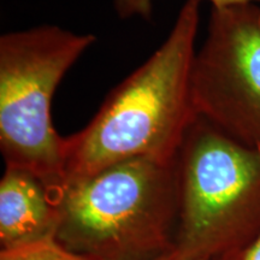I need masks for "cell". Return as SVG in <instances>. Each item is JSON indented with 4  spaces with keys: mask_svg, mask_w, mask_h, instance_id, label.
Instances as JSON below:
<instances>
[{
    "mask_svg": "<svg viewBox=\"0 0 260 260\" xmlns=\"http://www.w3.org/2000/svg\"><path fill=\"white\" fill-rule=\"evenodd\" d=\"M190 99L200 117L237 141L260 146V4L212 6L194 54Z\"/></svg>",
    "mask_w": 260,
    "mask_h": 260,
    "instance_id": "5",
    "label": "cell"
},
{
    "mask_svg": "<svg viewBox=\"0 0 260 260\" xmlns=\"http://www.w3.org/2000/svg\"><path fill=\"white\" fill-rule=\"evenodd\" d=\"M57 240L90 260H152L175 247L177 158H139L65 184Z\"/></svg>",
    "mask_w": 260,
    "mask_h": 260,
    "instance_id": "2",
    "label": "cell"
},
{
    "mask_svg": "<svg viewBox=\"0 0 260 260\" xmlns=\"http://www.w3.org/2000/svg\"><path fill=\"white\" fill-rule=\"evenodd\" d=\"M152 260H210V259H206V258H191V256H188L186 254H183V253L178 251L176 247H174V248L170 249V251H168L167 253H164V254L157 256V258L152 259Z\"/></svg>",
    "mask_w": 260,
    "mask_h": 260,
    "instance_id": "10",
    "label": "cell"
},
{
    "mask_svg": "<svg viewBox=\"0 0 260 260\" xmlns=\"http://www.w3.org/2000/svg\"><path fill=\"white\" fill-rule=\"evenodd\" d=\"M201 2L186 0L160 46L111 90L88 124L65 136V184L133 159L177 158L197 117L190 71Z\"/></svg>",
    "mask_w": 260,
    "mask_h": 260,
    "instance_id": "1",
    "label": "cell"
},
{
    "mask_svg": "<svg viewBox=\"0 0 260 260\" xmlns=\"http://www.w3.org/2000/svg\"><path fill=\"white\" fill-rule=\"evenodd\" d=\"M177 174L178 251L217 260L259 235L260 146L195 117L178 151Z\"/></svg>",
    "mask_w": 260,
    "mask_h": 260,
    "instance_id": "4",
    "label": "cell"
},
{
    "mask_svg": "<svg viewBox=\"0 0 260 260\" xmlns=\"http://www.w3.org/2000/svg\"><path fill=\"white\" fill-rule=\"evenodd\" d=\"M154 2L155 0H112V5L117 16L121 19L142 18L148 21L153 15ZM209 2L211 5L216 6V8L247 4V3L260 4V0H209Z\"/></svg>",
    "mask_w": 260,
    "mask_h": 260,
    "instance_id": "8",
    "label": "cell"
},
{
    "mask_svg": "<svg viewBox=\"0 0 260 260\" xmlns=\"http://www.w3.org/2000/svg\"><path fill=\"white\" fill-rule=\"evenodd\" d=\"M58 224L57 203L42 182L21 169L5 168L0 180L2 249L56 237Z\"/></svg>",
    "mask_w": 260,
    "mask_h": 260,
    "instance_id": "6",
    "label": "cell"
},
{
    "mask_svg": "<svg viewBox=\"0 0 260 260\" xmlns=\"http://www.w3.org/2000/svg\"><path fill=\"white\" fill-rule=\"evenodd\" d=\"M217 260H260V234L241 251Z\"/></svg>",
    "mask_w": 260,
    "mask_h": 260,
    "instance_id": "9",
    "label": "cell"
},
{
    "mask_svg": "<svg viewBox=\"0 0 260 260\" xmlns=\"http://www.w3.org/2000/svg\"><path fill=\"white\" fill-rule=\"evenodd\" d=\"M93 34L41 24L0 38V151L5 168L42 182L54 201L64 189V136L52 119L54 93L93 46Z\"/></svg>",
    "mask_w": 260,
    "mask_h": 260,
    "instance_id": "3",
    "label": "cell"
},
{
    "mask_svg": "<svg viewBox=\"0 0 260 260\" xmlns=\"http://www.w3.org/2000/svg\"><path fill=\"white\" fill-rule=\"evenodd\" d=\"M0 260H90L61 245L57 237H47L14 248L2 249Z\"/></svg>",
    "mask_w": 260,
    "mask_h": 260,
    "instance_id": "7",
    "label": "cell"
}]
</instances>
